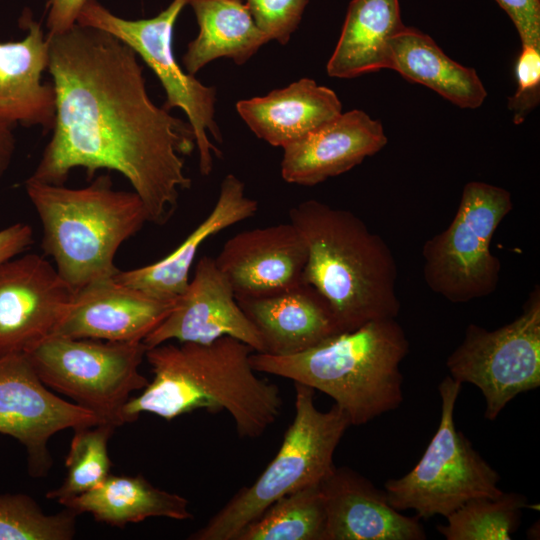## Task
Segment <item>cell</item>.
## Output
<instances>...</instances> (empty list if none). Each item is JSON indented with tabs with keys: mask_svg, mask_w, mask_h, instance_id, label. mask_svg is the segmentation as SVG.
Wrapping results in <instances>:
<instances>
[{
	"mask_svg": "<svg viewBox=\"0 0 540 540\" xmlns=\"http://www.w3.org/2000/svg\"><path fill=\"white\" fill-rule=\"evenodd\" d=\"M14 127L0 122V179L12 162L15 152Z\"/></svg>",
	"mask_w": 540,
	"mask_h": 540,
	"instance_id": "obj_36",
	"label": "cell"
},
{
	"mask_svg": "<svg viewBox=\"0 0 540 540\" xmlns=\"http://www.w3.org/2000/svg\"><path fill=\"white\" fill-rule=\"evenodd\" d=\"M404 28L399 0H352L327 74L354 78L388 69L390 42Z\"/></svg>",
	"mask_w": 540,
	"mask_h": 540,
	"instance_id": "obj_24",
	"label": "cell"
},
{
	"mask_svg": "<svg viewBox=\"0 0 540 540\" xmlns=\"http://www.w3.org/2000/svg\"><path fill=\"white\" fill-rule=\"evenodd\" d=\"M409 341L396 318L368 322L287 356L253 352L256 372L318 390L334 400L350 425H364L403 402L402 360Z\"/></svg>",
	"mask_w": 540,
	"mask_h": 540,
	"instance_id": "obj_4",
	"label": "cell"
},
{
	"mask_svg": "<svg viewBox=\"0 0 540 540\" xmlns=\"http://www.w3.org/2000/svg\"><path fill=\"white\" fill-rule=\"evenodd\" d=\"M237 302L259 332L266 354H297L340 333L325 299L307 284Z\"/></svg>",
	"mask_w": 540,
	"mask_h": 540,
	"instance_id": "obj_21",
	"label": "cell"
},
{
	"mask_svg": "<svg viewBox=\"0 0 540 540\" xmlns=\"http://www.w3.org/2000/svg\"><path fill=\"white\" fill-rule=\"evenodd\" d=\"M77 514L89 513L98 522L122 528L151 517L193 518L183 496L152 485L142 475L110 474L96 488L63 504Z\"/></svg>",
	"mask_w": 540,
	"mask_h": 540,
	"instance_id": "obj_26",
	"label": "cell"
},
{
	"mask_svg": "<svg viewBox=\"0 0 540 540\" xmlns=\"http://www.w3.org/2000/svg\"><path fill=\"white\" fill-rule=\"evenodd\" d=\"M325 519L320 484L310 485L276 500L236 540H324Z\"/></svg>",
	"mask_w": 540,
	"mask_h": 540,
	"instance_id": "obj_27",
	"label": "cell"
},
{
	"mask_svg": "<svg viewBox=\"0 0 540 540\" xmlns=\"http://www.w3.org/2000/svg\"><path fill=\"white\" fill-rule=\"evenodd\" d=\"M56 91L52 136L31 179L64 185L74 168L122 174L148 222L167 223L191 187L183 156L196 147L189 122L156 106L136 52L104 30L75 24L48 36Z\"/></svg>",
	"mask_w": 540,
	"mask_h": 540,
	"instance_id": "obj_1",
	"label": "cell"
},
{
	"mask_svg": "<svg viewBox=\"0 0 540 540\" xmlns=\"http://www.w3.org/2000/svg\"><path fill=\"white\" fill-rule=\"evenodd\" d=\"M146 350L143 341L51 335L25 355L47 387L117 428L126 424L124 407L132 392L149 382L139 370Z\"/></svg>",
	"mask_w": 540,
	"mask_h": 540,
	"instance_id": "obj_8",
	"label": "cell"
},
{
	"mask_svg": "<svg viewBox=\"0 0 540 540\" xmlns=\"http://www.w3.org/2000/svg\"><path fill=\"white\" fill-rule=\"evenodd\" d=\"M387 140L379 120L359 109L342 112L283 147L281 176L288 183L316 185L376 154Z\"/></svg>",
	"mask_w": 540,
	"mask_h": 540,
	"instance_id": "obj_17",
	"label": "cell"
},
{
	"mask_svg": "<svg viewBox=\"0 0 540 540\" xmlns=\"http://www.w3.org/2000/svg\"><path fill=\"white\" fill-rule=\"evenodd\" d=\"M236 110L251 131L275 147H284L342 113L330 88L301 78L265 96L240 100Z\"/></svg>",
	"mask_w": 540,
	"mask_h": 540,
	"instance_id": "obj_22",
	"label": "cell"
},
{
	"mask_svg": "<svg viewBox=\"0 0 540 540\" xmlns=\"http://www.w3.org/2000/svg\"><path fill=\"white\" fill-rule=\"evenodd\" d=\"M449 375L475 385L485 399L484 417L495 420L517 395L540 386V290L536 286L512 322L486 330L470 324L446 361Z\"/></svg>",
	"mask_w": 540,
	"mask_h": 540,
	"instance_id": "obj_11",
	"label": "cell"
},
{
	"mask_svg": "<svg viewBox=\"0 0 540 540\" xmlns=\"http://www.w3.org/2000/svg\"><path fill=\"white\" fill-rule=\"evenodd\" d=\"M222 337L235 338L254 352H264L260 334L238 304L227 277L214 258L202 256L173 310L143 343L148 349L172 340L207 344Z\"/></svg>",
	"mask_w": 540,
	"mask_h": 540,
	"instance_id": "obj_14",
	"label": "cell"
},
{
	"mask_svg": "<svg viewBox=\"0 0 540 540\" xmlns=\"http://www.w3.org/2000/svg\"><path fill=\"white\" fill-rule=\"evenodd\" d=\"M116 427L98 423L74 430L65 459L62 484L47 492L48 499L63 505L66 501L99 486L111 473L108 442Z\"/></svg>",
	"mask_w": 540,
	"mask_h": 540,
	"instance_id": "obj_29",
	"label": "cell"
},
{
	"mask_svg": "<svg viewBox=\"0 0 540 540\" xmlns=\"http://www.w3.org/2000/svg\"><path fill=\"white\" fill-rule=\"evenodd\" d=\"M258 202L245 193L244 183L228 174L220 184L217 201L208 216L167 256L130 270H119L114 279L160 299L176 300L187 289L190 269L201 245L211 236L253 217Z\"/></svg>",
	"mask_w": 540,
	"mask_h": 540,
	"instance_id": "obj_20",
	"label": "cell"
},
{
	"mask_svg": "<svg viewBox=\"0 0 540 540\" xmlns=\"http://www.w3.org/2000/svg\"><path fill=\"white\" fill-rule=\"evenodd\" d=\"M517 89L509 98L513 122L525 121L540 101V47L522 45L515 64Z\"/></svg>",
	"mask_w": 540,
	"mask_h": 540,
	"instance_id": "obj_32",
	"label": "cell"
},
{
	"mask_svg": "<svg viewBox=\"0 0 540 540\" xmlns=\"http://www.w3.org/2000/svg\"><path fill=\"white\" fill-rule=\"evenodd\" d=\"M25 190L41 221V248L75 291L113 278L118 249L148 222L140 197L114 190L109 174L77 189L28 178Z\"/></svg>",
	"mask_w": 540,
	"mask_h": 540,
	"instance_id": "obj_5",
	"label": "cell"
},
{
	"mask_svg": "<svg viewBox=\"0 0 540 540\" xmlns=\"http://www.w3.org/2000/svg\"><path fill=\"white\" fill-rule=\"evenodd\" d=\"M462 384L450 375L438 385V428L411 471L384 484L389 503L398 511L414 510L418 518L447 517L475 498H495L504 491L496 470L456 429L454 410Z\"/></svg>",
	"mask_w": 540,
	"mask_h": 540,
	"instance_id": "obj_7",
	"label": "cell"
},
{
	"mask_svg": "<svg viewBox=\"0 0 540 540\" xmlns=\"http://www.w3.org/2000/svg\"><path fill=\"white\" fill-rule=\"evenodd\" d=\"M19 26L27 32L19 41L0 42V122L15 127L40 126L52 131L56 117L53 83H42L49 66V41L29 9Z\"/></svg>",
	"mask_w": 540,
	"mask_h": 540,
	"instance_id": "obj_19",
	"label": "cell"
},
{
	"mask_svg": "<svg viewBox=\"0 0 540 540\" xmlns=\"http://www.w3.org/2000/svg\"><path fill=\"white\" fill-rule=\"evenodd\" d=\"M88 0H48L46 27L48 36L61 34L71 29Z\"/></svg>",
	"mask_w": 540,
	"mask_h": 540,
	"instance_id": "obj_34",
	"label": "cell"
},
{
	"mask_svg": "<svg viewBox=\"0 0 540 540\" xmlns=\"http://www.w3.org/2000/svg\"><path fill=\"white\" fill-rule=\"evenodd\" d=\"M33 243L29 224L17 222L0 230V264L27 250Z\"/></svg>",
	"mask_w": 540,
	"mask_h": 540,
	"instance_id": "obj_35",
	"label": "cell"
},
{
	"mask_svg": "<svg viewBox=\"0 0 540 540\" xmlns=\"http://www.w3.org/2000/svg\"><path fill=\"white\" fill-rule=\"evenodd\" d=\"M324 540H423L418 517L391 506L386 492L348 467H334L320 483Z\"/></svg>",
	"mask_w": 540,
	"mask_h": 540,
	"instance_id": "obj_18",
	"label": "cell"
},
{
	"mask_svg": "<svg viewBox=\"0 0 540 540\" xmlns=\"http://www.w3.org/2000/svg\"><path fill=\"white\" fill-rule=\"evenodd\" d=\"M513 22L522 45L540 47V0H495Z\"/></svg>",
	"mask_w": 540,
	"mask_h": 540,
	"instance_id": "obj_33",
	"label": "cell"
},
{
	"mask_svg": "<svg viewBox=\"0 0 540 540\" xmlns=\"http://www.w3.org/2000/svg\"><path fill=\"white\" fill-rule=\"evenodd\" d=\"M77 516L66 507L47 514L27 494H0V540H70Z\"/></svg>",
	"mask_w": 540,
	"mask_h": 540,
	"instance_id": "obj_30",
	"label": "cell"
},
{
	"mask_svg": "<svg viewBox=\"0 0 540 540\" xmlns=\"http://www.w3.org/2000/svg\"><path fill=\"white\" fill-rule=\"evenodd\" d=\"M513 209L511 193L481 181L468 182L450 225L422 247L428 287L452 303L492 294L500 261L490 251L492 237Z\"/></svg>",
	"mask_w": 540,
	"mask_h": 540,
	"instance_id": "obj_9",
	"label": "cell"
},
{
	"mask_svg": "<svg viewBox=\"0 0 540 540\" xmlns=\"http://www.w3.org/2000/svg\"><path fill=\"white\" fill-rule=\"evenodd\" d=\"M388 69L430 88L460 108L476 109L487 97L474 68L448 57L430 36L416 28L405 26L392 38Z\"/></svg>",
	"mask_w": 540,
	"mask_h": 540,
	"instance_id": "obj_23",
	"label": "cell"
},
{
	"mask_svg": "<svg viewBox=\"0 0 540 540\" xmlns=\"http://www.w3.org/2000/svg\"><path fill=\"white\" fill-rule=\"evenodd\" d=\"M525 496L505 493L495 498H475L447 517L437 530L447 540H509L527 507Z\"/></svg>",
	"mask_w": 540,
	"mask_h": 540,
	"instance_id": "obj_28",
	"label": "cell"
},
{
	"mask_svg": "<svg viewBox=\"0 0 540 540\" xmlns=\"http://www.w3.org/2000/svg\"><path fill=\"white\" fill-rule=\"evenodd\" d=\"M308 0H245L257 27L269 41L286 45L298 27Z\"/></svg>",
	"mask_w": 540,
	"mask_h": 540,
	"instance_id": "obj_31",
	"label": "cell"
},
{
	"mask_svg": "<svg viewBox=\"0 0 540 540\" xmlns=\"http://www.w3.org/2000/svg\"><path fill=\"white\" fill-rule=\"evenodd\" d=\"M247 344L222 337L211 343H163L146 350L152 381L124 407L126 423L142 413L167 421L205 409L225 410L242 438L261 436L282 411L279 387L256 375Z\"/></svg>",
	"mask_w": 540,
	"mask_h": 540,
	"instance_id": "obj_2",
	"label": "cell"
},
{
	"mask_svg": "<svg viewBox=\"0 0 540 540\" xmlns=\"http://www.w3.org/2000/svg\"><path fill=\"white\" fill-rule=\"evenodd\" d=\"M190 0H173L157 16L128 20L118 17L96 0L82 7L77 24L111 33L128 46L153 70L166 93L163 108L184 111L193 130L199 156V170L204 176L213 168V156L221 151L208 137L222 142V134L214 119L216 88L206 86L184 71L173 52V31L176 20Z\"/></svg>",
	"mask_w": 540,
	"mask_h": 540,
	"instance_id": "obj_10",
	"label": "cell"
},
{
	"mask_svg": "<svg viewBox=\"0 0 540 540\" xmlns=\"http://www.w3.org/2000/svg\"><path fill=\"white\" fill-rule=\"evenodd\" d=\"M98 423L94 413L49 390L24 353L0 357V433L24 446L32 476L49 471L53 435Z\"/></svg>",
	"mask_w": 540,
	"mask_h": 540,
	"instance_id": "obj_12",
	"label": "cell"
},
{
	"mask_svg": "<svg viewBox=\"0 0 540 540\" xmlns=\"http://www.w3.org/2000/svg\"><path fill=\"white\" fill-rule=\"evenodd\" d=\"M189 4L199 26L182 57L191 75L221 57L244 64L269 42L243 0H190Z\"/></svg>",
	"mask_w": 540,
	"mask_h": 540,
	"instance_id": "obj_25",
	"label": "cell"
},
{
	"mask_svg": "<svg viewBox=\"0 0 540 540\" xmlns=\"http://www.w3.org/2000/svg\"><path fill=\"white\" fill-rule=\"evenodd\" d=\"M75 290L43 255L0 264V357L26 353L54 334Z\"/></svg>",
	"mask_w": 540,
	"mask_h": 540,
	"instance_id": "obj_13",
	"label": "cell"
},
{
	"mask_svg": "<svg viewBox=\"0 0 540 540\" xmlns=\"http://www.w3.org/2000/svg\"><path fill=\"white\" fill-rule=\"evenodd\" d=\"M176 300L160 299L113 278L75 292L53 335L111 342L143 341L173 310Z\"/></svg>",
	"mask_w": 540,
	"mask_h": 540,
	"instance_id": "obj_16",
	"label": "cell"
},
{
	"mask_svg": "<svg viewBox=\"0 0 540 540\" xmlns=\"http://www.w3.org/2000/svg\"><path fill=\"white\" fill-rule=\"evenodd\" d=\"M289 219L307 246L303 282L325 299L340 333L398 316L396 261L382 237L354 213L315 199L293 206Z\"/></svg>",
	"mask_w": 540,
	"mask_h": 540,
	"instance_id": "obj_3",
	"label": "cell"
},
{
	"mask_svg": "<svg viewBox=\"0 0 540 540\" xmlns=\"http://www.w3.org/2000/svg\"><path fill=\"white\" fill-rule=\"evenodd\" d=\"M307 246L291 223L239 232L215 259L237 300L273 296L302 284Z\"/></svg>",
	"mask_w": 540,
	"mask_h": 540,
	"instance_id": "obj_15",
	"label": "cell"
},
{
	"mask_svg": "<svg viewBox=\"0 0 540 540\" xmlns=\"http://www.w3.org/2000/svg\"><path fill=\"white\" fill-rule=\"evenodd\" d=\"M295 414L281 446L260 476L240 489L191 540H236L242 529L282 496L320 484L335 467L334 452L350 425L346 414L333 405L315 406V390L294 383Z\"/></svg>",
	"mask_w": 540,
	"mask_h": 540,
	"instance_id": "obj_6",
	"label": "cell"
}]
</instances>
